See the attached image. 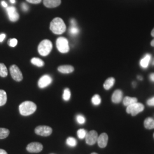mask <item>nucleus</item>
<instances>
[{"label":"nucleus","instance_id":"1","mask_svg":"<svg viewBox=\"0 0 154 154\" xmlns=\"http://www.w3.org/2000/svg\"><path fill=\"white\" fill-rule=\"evenodd\" d=\"M50 29L53 33L60 35L66 31V25L62 19L57 17L53 19L50 23Z\"/></svg>","mask_w":154,"mask_h":154},{"label":"nucleus","instance_id":"2","mask_svg":"<svg viewBox=\"0 0 154 154\" xmlns=\"http://www.w3.org/2000/svg\"><path fill=\"white\" fill-rule=\"evenodd\" d=\"M37 109L36 105L31 101H25L19 106L20 114L23 116L32 115Z\"/></svg>","mask_w":154,"mask_h":154},{"label":"nucleus","instance_id":"3","mask_svg":"<svg viewBox=\"0 0 154 154\" xmlns=\"http://www.w3.org/2000/svg\"><path fill=\"white\" fill-rule=\"evenodd\" d=\"M53 48L51 42L48 39L43 40L38 45V51L40 55L47 56L49 55Z\"/></svg>","mask_w":154,"mask_h":154},{"label":"nucleus","instance_id":"4","mask_svg":"<svg viewBox=\"0 0 154 154\" xmlns=\"http://www.w3.org/2000/svg\"><path fill=\"white\" fill-rule=\"evenodd\" d=\"M57 48L61 53H66L69 50V45L67 39L65 37H59L56 41Z\"/></svg>","mask_w":154,"mask_h":154},{"label":"nucleus","instance_id":"5","mask_svg":"<svg viewBox=\"0 0 154 154\" xmlns=\"http://www.w3.org/2000/svg\"><path fill=\"white\" fill-rule=\"evenodd\" d=\"M144 109V105L141 103H134L132 105L127 107L126 112L128 114H131V116H134L139 113L142 112Z\"/></svg>","mask_w":154,"mask_h":154},{"label":"nucleus","instance_id":"6","mask_svg":"<svg viewBox=\"0 0 154 154\" xmlns=\"http://www.w3.org/2000/svg\"><path fill=\"white\" fill-rule=\"evenodd\" d=\"M53 130L49 126H39L35 128V134L42 137H48L51 134Z\"/></svg>","mask_w":154,"mask_h":154},{"label":"nucleus","instance_id":"7","mask_svg":"<svg viewBox=\"0 0 154 154\" xmlns=\"http://www.w3.org/2000/svg\"><path fill=\"white\" fill-rule=\"evenodd\" d=\"M10 72H11V77L14 80H15L17 82H20L22 81L23 79L22 72L17 65H13L11 66Z\"/></svg>","mask_w":154,"mask_h":154},{"label":"nucleus","instance_id":"8","mask_svg":"<svg viewBox=\"0 0 154 154\" xmlns=\"http://www.w3.org/2000/svg\"><path fill=\"white\" fill-rule=\"evenodd\" d=\"M98 138V133L95 130H91L88 132L85 137L86 142L88 145H94L97 142V139Z\"/></svg>","mask_w":154,"mask_h":154},{"label":"nucleus","instance_id":"9","mask_svg":"<svg viewBox=\"0 0 154 154\" xmlns=\"http://www.w3.org/2000/svg\"><path fill=\"white\" fill-rule=\"evenodd\" d=\"M6 11L8 13L9 18L11 22H16L19 18L20 16L18 12L17 11L16 9L14 6H9L6 8Z\"/></svg>","mask_w":154,"mask_h":154},{"label":"nucleus","instance_id":"10","mask_svg":"<svg viewBox=\"0 0 154 154\" xmlns=\"http://www.w3.org/2000/svg\"><path fill=\"white\" fill-rule=\"evenodd\" d=\"M26 149L28 152L31 153H38L43 149V146L38 142H32L28 144Z\"/></svg>","mask_w":154,"mask_h":154},{"label":"nucleus","instance_id":"11","mask_svg":"<svg viewBox=\"0 0 154 154\" xmlns=\"http://www.w3.org/2000/svg\"><path fill=\"white\" fill-rule=\"evenodd\" d=\"M53 81L52 78L49 75H45L39 79L38 87L39 88H44L50 85Z\"/></svg>","mask_w":154,"mask_h":154},{"label":"nucleus","instance_id":"12","mask_svg":"<svg viewBox=\"0 0 154 154\" xmlns=\"http://www.w3.org/2000/svg\"><path fill=\"white\" fill-rule=\"evenodd\" d=\"M109 137L107 134L102 133L101 134L97 139V143L100 148H105L106 147L108 143Z\"/></svg>","mask_w":154,"mask_h":154},{"label":"nucleus","instance_id":"13","mask_svg":"<svg viewBox=\"0 0 154 154\" xmlns=\"http://www.w3.org/2000/svg\"><path fill=\"white\" fill-rule=\"evenodd\" d=\"M123 98V93L121 90H116L112 94L111 100L114 103H119L121 102Z\"/></svg>","mask_w":154,"mask_h":154},{"label":"nucleus","instance_id":"14","mask_svg":"<svg viewBox=\"0 0 154 154\" xmlns=\"http://www.w3.org/2000/svg\"><path fill=\"white\" fill-rule=\"evenodd\" d=\"M61 0H44V5L48 8H54L61 4Z\"/></svg>","mask_w":154,"mask_h":154},{"label":"nucleus","instance_id":"15","mask_svg":"<svg viewBox=\"0 0 154 154\" xmlns=\"http://www.w3.org/2000/svg\"><path fill=\"white\" fill-rule=\"evenodd\" d=\"M58 70L63 74H69L74 72V67L70 65H63L58 67Z\"/></svg>","mask_w":154,"mask_h":154},{"label":"nucleus","instance_id":"16","mask_svg":"<svg viewBox=\"0 0 154 154\" xmlns=\"http://www.w3.org/2000/svg\"><path fill=\"white\" fill-rule=\"evenodd\" d=\"M151 58V55L149 54H146L144 57L140 61V65L141 67L144 69L147 68L149 66V62L150 61Z\"/></svg>","mask_w":154,"mask_h":154},{"label":"nucleus","instance_id":"17","mask_svg":"<svg viewBox=\"0 0 154 154\" xmlns=\"http://www.w3.org/2000/svg\"><path fill=\"white\" fill-rule=\"evenodd\" d=\"M144 125L147 129H153L154 128V119L151 117L147 118L144 121Z\"/></svg>","mask_w":154,"mask_h":154},{"label":"nucleus","instance_id":"18","mask_svg":"<svg viewBox=\"0 0 154 154\" xmlns=\"http://www.w3.org/2000/svg\"><path fill=\"white\" fill-rule=\"evenodd\" d=\"M138 102V99L135 97H126L124 98L123 100V105L126 106H128L130 105H132L134 103Z\"/></svg>","mask_w":154,"mask_h":154},{"label":"nucleus","instance_id":"19","mask_svg":"<svg viewBox=\"0 0 154 154\" xmlns=\"http://www.w3.org/2000/svg\"><path fill=\"white\" fill-rule=\"evenodd\" d=\"M115 83V79L113 77H110L107 79L103 84V87L106 90H109L111 88Z\"/></svg>","mask_w":154,"mask_h":154},{"label":"nucleus","instance_id":"20","mask_svg":"<svg viewBox=\"0 0 154 154\" xmlns=\"http://www.w3.org/2000/svg\"><path fill=\"white\" fill-rule=\"evenodd\" d=\"M7 102V94L3 90H0V106L5 105Z\"/></svg>","mask_w":154,"mask_h":154},{"label":"nucleus","instance_id":"21","mask_svg":"<svg viewBox=\"0 0 154 154\" xmlns=\"http://www.w3.org/2000/svg\"><path fill=\"white\" fill-rule=\"evenodd\" d=\"M79 33V30L78 28L77 27V24L74 25H72L69 28V33L70 35L75 36L77 35Z\"/></svg>","mask_w":154,"mask_h":154},{"label":"nucleus","instance_id":"22","mask_svg":"<svg viewBox=\"0 0 154 154\" xmlns=\"http://www.w3.org/2000/svg\"><path fill=\"white\" fill-rule=\"evenodd\" d=\"M31 62L34 65H35L38 67H42L44 66V62L38 58L34 57L31 60Z\"/></svg>","mask_w":154,"mask_h":154},{"label":"nucleus","instance_id":"23","mask_svg":"<svg viewBox=\"0 0 154 154\" xmlns=\"http://www.w3.org/2000/svg\"><path fill=\"white\" fill-rule=\"evenodd\" d=\"M10 131L5 128H0V139L7 138L9 135Z\"/></svg>","mask_w":154,"mask_h":154},{"label":"nucleus","instance_id":"24","mask_svg":"<svg viewBox=\"0 0 154 154\" xmlns=\"http://www.w3.org/2000/svg\"><path fill=\"white\" fill-rule=\"evenodd\" d=\"M8 75V69L6 66L2 63H0V76L6 77Z\"/></svg>","mask_w":154,"mask_h":154},{"label":"nucleus","instance_id":"25","mask_svg":"<svg viewBox=\"0 0 154 154\" xmlns=\"http://www.w3.org/2000/svg\"><path fill=\"white\" fill-rule=\"evenodd\" d=\"M77 140L72 137H69L66 139V144L70 147H75L77 145Z\"/></svg>","mask_w":154,"mask_h":154},{"label":"nucleus","instance_id":"26","mask_svg":"<svg viewBox=\"0 0 154 154\" xmlns=\"http://www.w3.org/2000/svg\"><path fill=\"white\" fill-rule=\"evenodd\" d=\"M91 102L94 105L98 106V105H100V103L101 102V98L99 95L96 94V95H94L91 99Z\"/></svg>","mask_w":154,"mask_h":154},{"label":"nucleus","instance_id":"27","mask_svg":"<svg viewBox=\"0 0 154 154\" xmlns=\"http://www.w3.org/2000/svg\"><path fill=\"white\" fill-rule=\"evenodd\" d=\"M71 97V92L69 88H65L64 91H63V99L65 101H68L69 99H70Z\"/></svg>","mask_w":154,"mask_h":154},{"label":"nucleus","instance_id":"28","mask_svg":"<svg viewBox=\"0 0 154 154\" xmlns=\"http://www.w3.org/2000/svg\"><path fill=\"white\" fill-rule=\"evenodd\" d=\"M87 131L85 130V129H79L77 131V135L78 137V138L81 139H83L84 138H85L86 136V134H87Z\"/></svg>","mask_w":154,"mask_h":154},{"label":"nucleus","instance_id":"29","mask_svg":"<svg viewBox=\"0 0 154 154\" xmlns=\"http://www.w3.org/2000/svg\"><path fill=\"white\" fill-rule=\"evenodd\" d=\"M76 119H77V122L79 124H81V125L84 124L86 122V119H85V116H83L81 114L77 115V116H76Z\"/></svg>","mask_w":154,"mask_h":154},{"label":"nucleus","instance_id":"30","mask_svg":"<svg viewBox=\"0 0 154 154\" xmlns=\"http://www.w3.org/2000/svg\"><path fill=\"white\" fill-rule=\"evenodd\" d=\"M17 39L16 38L11 39L9 41H8V44L11 46V47H15L17 45Z\"/></svg>","mask_w":154,"mask_h":154},{"label":"nucleus","instance_id":"31","mask_svg":"<svg viewBox=\"0 0 154 154\" xmlns=\"http://www.w3.org/2000/svg\"><path fill=\"white\" fill-rule=\"evenodd\" d=\"M147 104L149 106H154V97L148 99L147 101Z\"/></svg>","mask_w":154,"mask_h":154},{"label":"nucleus","instance_id":"32","mask_svg":"<svg viewBox=\"0 0 154 154\" xmlns=\"http://www.w3.org/2000/svg\"><path fill=\"white\" fill-rule=\"evenodd\" d=\"M21 7H22V10L23 11H27L29 10V6L26 4V3H22L21 5Z\"/></svg>","mask_w":154,"mask_h":154},{"label":"nucleus","instance_id":"33","mask_svg":"<svg viewBox=\"0 0 154 154\" xmlns=\"http://www.w3.org/2000/svg\"><path fill=\"white\" fill-rule=\"evenodd\" d=\"M42 0H26V1L31 3V4H39L41 2Z\"/></svg>","mask_w":154,"mask_h":154},{"label":"nucleus","instance_id":"34","mask_svg":"<svg viewBox=\"0 0 154 154\" xmlns=\"http://www.w3.org/2000/svg\"><path fill=\"white\" fill-rule=\"evenodd\" d=\"M6 35L5 34H0V42L4 41V39L5 38Z\"/></svg>","mask_w":154,"mask_h":154},{"label":"nucleus","instance_id":"35","mask_svg":"<svg viewBox=\"0 0 154 154\" xmlns=\"http://www.w3.org/2000/svg\"><path fill=\"white\" fill-rule=\"evenodd\" d=\"M149 78L151 81L154 82V73H152L149 75Z\"/></svg>","mask_w":154,"mask_h":154},{"label":"nucleus","instance_id":"36","mask_svg":"<svg viewBox=\"0 0 154 154\" xmlns=\"http://www.w3.org/2000/svg\"><path fill=\"white\" fill-rule=\"evenodd\" d=\"M1 4H2V5L3 6L4 8H7V7H8L7 3L5 2L4 1H2L1 2Z\"/></svg>","mask_w":154,"mask_h":154},{"label":"nucleus","instance_id":"37","mask_svg":"<svg viewBox=\"0 0 154 154\" xmlns=\"http://www.w3.org/2000/svg\"><path fill=\"white\" fill-rule=\"evenodd\" d=\"M0 154H8L6 151L3 149H0Z\"/></svg>","mask_w":154,"mask_h":154},{"label":"nucleus","instance_id":"38","mask_svg":"<svg viewBox=\"0 0 154 154\" xmlns=\"http://www.w3.org/2000/svg\"><path fill=\"white\" fill-rule=\"evenodd\" d=\"M151 45L152 46L154 47V39L151 42Z\"/></svg>","mask_w":154,"mask_h":154},{"label":"nucleus","instance_id":"39","mask_svg":"<svg viewBox=\"0 0 154 154\" xmlns=\"http://www.w3.org/2000/svg\"><path fill=\"white\" fill-rule=\"evenodd\" d=\"M151 35L154 37V28L152 29V32H151Z\"/></svg>","mask_w":154,"mask_h":154},{"label":"nucleus","instance_id":"40","mask_svg":"<svg viewBox=\"0 0 154 154\" xmlns=\"http://www.w3.org/2000/svg\"><path fill=\"white\" fill-rule=\"evenodd\" d=\"M10 1H11V2L12 3V4H14V3H15V2H16V1H15V0H10Z\"/></svg>","mask_w":154,"mask_h":154},{"label":"nucleus","instance_id":"41","mask_svg":"<svg viewBox=\"0 0 154 154\" xmlns=\"http://www.w3.org/2000/svg\"><path fill=\"white\" fill-rule=\"evenodd\" d=\"M138 78L139 79V80H142L143 79V78H142V77H140V76H139L138 77Z\"/></svg>","mask_w":154,"mask_h":154},{"label":"nucleus","instance_id":"42","mask_svg":"<svg viewBox=\"0 0 154 154\" xmlns=\"http://www.w3.org/2000/svg\"><path fill=\"white\" fill-rule=\"evenodd\" d=\"M132 84H133V86H134V87H135V83L133 82L132 83Z\"/></svg>","mask_w":154,"mask_h":154},{"label":"nucleus","instance_id":"43","mask_svg":"<svg viewBox=\"0 0 154 154\" xmlns=\"http://www.w3.org/2000/svg\"><path fill=\"white\" fill-rule=\"evenodd\" d=\"M91 154H97V153H95V152H93V153H91Z\"/></svg>","mask_w":154,"mask_h":154},{"label":"nucleus","instance_id":"44","mask_svg":"<svg viewBox=\"0 0 154 154\" xmlns=\"http://www.w3.org/2000/svg\"><path fill=\"white\" fill-rule=\"evenodd\" d=\"M152 64H153V65H154V62H153V63H152Z\"/></svg>","mask_w":154,"mask_h":154},{"label":"nucleus","instance_id":"45","mask_svg":"<svg viewBox=\"0 0 154 154\" xmlns=\"http://www.w3.org/2000/svg\"></svg>","mask_w":154,"mask_h":154}]
</instances>
